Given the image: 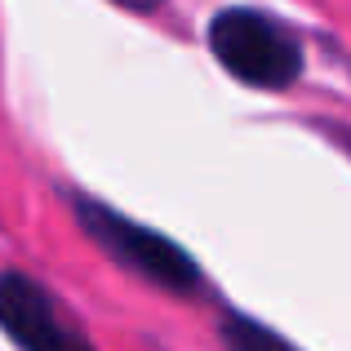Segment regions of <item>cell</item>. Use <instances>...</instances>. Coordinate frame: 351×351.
I'll return each mask as SVG.
<instances>
[{
	"instance_id": "obj_1",
	"label": "cell",
	"mask_w": 351,
	"mask_h": 351,
	"mask_svg": "<svg viewBox=\"0 0 351 351\" xmlns=\"http://www.w3.org/2000/svg\"><path fill=\"white\" fill-rule=\"evenodd\" d=\"M205 45L227 76H236L249 89H289L298 80L302 62V40L289 32L285 23H276L263 9H245V5H227L209 18L205 27Z\"/></svg>"
},
{
	"instance_id": "obj_2",
	"label": "cell",
	"mask_w": 351,
	"mask_h": 351,
	"mask_svg": "<svg viewBox=\"0 0 351 351\" xmlns=\"http://www.w3.org/2000/svg\"><path fill=\"white\" fill-rule=\"evenodd\" d=\"M80 232L94 240L112 263H120L125 271L143 276V280L160 285L169 293H200V263L178 245V240L160 236L156 227H143L134 218H125L120 209L103 205L94 196H71Z\"/></svg>"
},
{
	"instance_id": "obj_3",
	"label": "cell",
	"mask_w": 351,
	"mask_h": 351,
	"mask_svg": "<svg viewBox=\"0 0 351 351\" xmlns=\"http://www.w3.org/2000/svg\"><path fill=\"white\" fill-rule=\"evenodd\" d=\"M0 329L18 351H94L53 293L23 271H0Z\"/></svg>"
},
{
	"instance_id": "obj_4",
	"label": "cell",
	"mask_w": 351,
	"mask_h": 351,
	"mask_svg": "<svg viewBox=\"0 0 351 351\" xmlns=\"http://www.w3.org/2000/svg\"><path fill=\"white\" fill-rule=\"evenodd\" d=\"M223 343H227V351H298L289 338H280L276 329H267L254 316H227L223 320Z\"/></svg>"
},
{
	"instance_id": "obj_5",
	"label": "cell",
	"mask_w": 351,
	"mask_h": 351,
	"mask_svg": "<svg viewBox=\"0 0 351 351\" xmlns=\"http://www.w3.org/2000/svg\"><path fill=\"white\" fill-rule=\"evenodd\" d=\"M329 134H334V138H338V143H343V152L351 156V129H329Z\"/></svg>"
}]
</instances>
